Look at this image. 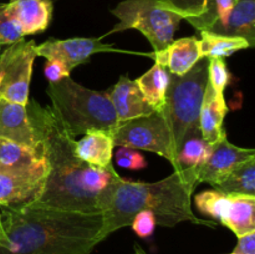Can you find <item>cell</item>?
Here are the masks:
<instances>
[{"label":"cell","instance_id":"ba28073f","mask_svg":"<svg viewBox=\"0 0 255 254\" xmlns=\"http://www.w3.org/2000/svg\"><path fill=\"white\" fill-rule=\"evenodd\" d=\"M34 40L9 45L0 55V100L26 105L32 66L36 59Z\"/></svg>","mask_w":255,"mask_h":254},{"label":"cell","instance_id":"ffe728a7","mask_svg":"<svg viewBox=\"0 0 255 254\" xmlns=\"http://www.w3.org/2000/svg\"><path fill=\"white\" fill-rule=\"evenodd\" d=\"M114 147L111 133L105 131H90L85 133L80 141H76L75 152L81 161L99 168H106L111 164Z\"/></svg>","mask_w":255,"mask_h":254},{"label":"cell","instance_id":"9a60e30c","mask_svg":"<svg viewBox=\"0 0 255 254\" xmlns=\"http://www.w3.org/2000/svg\"><path fill=\"white\" fill-rule=\"evenodd\" d=\"M0 173H47V164L41 154L9 139L0 138Z\"/></svg>","mask_w":255,"mask_h":254},{"label":"cell","instance_id":"2e32d148","mask_svg":"<svg viewBox=\"0 0 255 254\" xmlns=\"http://www.w3.org/2000/svg\"><path fill=\"white\" fill-rule=\"evenodd\" d=\"M151 56L169 74L182 76L202 59L199 40L196 37L173 40L166 49L153 52Z\"/></svg>","mask_w":255,"mask_h":254},{"label":"cell","instance_id":"e0dca14e","mask_svg":"<svg viewBox=\"0 0 255 254\" xmlns=\"http://www.w3.org/2000/svg\"><path fill=\"white\" fill-rule=\"evenodd\" d=\"M6 5L24 36L45 31L51 22L54 11L51 0H10Z\"/></svg>","mask_w":255,"mask_h":254},{"label":"cell","instance_id":"8fae6325","mask_svg":"<svg viewBox=\"0 0 255 254\" xmlns=\"http://www.w3.org/2000/svg\"><path fill=\"white\" fill-rule=\"evenodd\" d=\"M198 31H209L216 22H223L237 0H159Z\"/></svg>","mask_w":255,"mask_h":254},{"label":"cell","instance_id":"277c9868","mask_svg":"<svg viewBox=\"0 0 255 254\" xmlns=\"http://www.w3.org/2000/svg\"><path fill=\"white\" fill-rule=\"evenodd\" d=\"M46 94L52 110L72 137L90 131L114 133L119 125L107 91H96L77 84L70 76L49 82Z\"/></svg>","mask_w":255,"mask_h":254},{"label":"cell","instance_id":"f1b7e54d","mask_svg":"<svg viewBox=\"0 0 255 254\" xmlns=\"http://www.w3.org/2000/svg\"><path fill=\"white\" fill-rule=\"evenodd\" d=\"M116 163L117 166L126 169H142L147 166L146 159L143 158L137 149L129 147H120L116 151Z\"/></svg>","mask_w":255,"mask_h":254},{"label":"cell","instance_id":"7a4b0ae2","mask_svg":"<svg viewBox=\"0 0 255 254\" xmlns=\"http://www.w3.org/2000/svg\"><path fill=\"white\" fill-rule=\"evenodd\" d=\"M0 254H91L100 243L102 213L54 208L37 202L1 206Z\"/></svg>","mask_w":255,"mask_h":254},{"label":"cell","instance_id":"52a82bcc","mask_svg":"<svg viewBox=\"0 0 255 254\" xmlns=\"http://www.w3.org/2000/svg\"><path fill=\"white\" fill-rule=\"evenodd\" d=\"M114 144L153 152L168 159L176 167L177 156L172 146L171 133L162 111L119 122L112 133Z\"/></svg>","mask_w":255,"mask_h":254},{"label":"cell","instance_id":"4dcf8cb0","mask_svg":"<svg viewBox=\"0 0 255 254\" xmlns=\"http://www.w3.org/2000/svg\"><path fill=\"white\" fill-rule=\"evenodd\" d=\"M44 72L49 82H56L64 77L70 76L71 70L59 60H46Z\"/></svg>","mask_w":255,"mask_h":254},{"label":"cell","instance_id":"8992f818","mask_svg":"<svg viewBox=\"0 0 255 254\" xmlns=\"http://www.w3.org/2000/svg\"><path fill=\"white\" fill-rule=\"evenodd\" d=\"M111 14L119 22L109 34L134 29L141 31L153 47V52L162 51L174 40L182 17L169 10L159 0H124Z\"/></svg>","mask_w":255,"mask_h":254},{"label":"cell","instance_id":"83f0119b","mask_svg":"<svg viewBox=\"0 0 255 254\" xmlns=\"http://www.w3.org/2000/svg\"><path fill=\"white\" fill-rule=\"evenodd\" d=\"M231 81V74L228 71L226 61L222 57L208 59V82L217 94L224 95V90Z\"/></svg>","mask_w":255,"mask_h":254},{"label":"cell","instance_id":"484cf974","mask_svg":"<svg viewBox=\"0 0 255 254\" xmlns=\"http://www.w3.org/2000/svg\"><path fill=\"white\" fill-rule=\"evenodd\" d=\"M194 202L199 212L221 222L229 206V194L213 191H204L194 197Z\"/></svg>","mask_w":255,"mask_h":254},{"label":"cell","instance_id":"7c38bea8","mask_svg":"<svg viewBox=\"0 0 255 254\" xmlns=\"http://www.w3.org/2000/svg\"><path fill=\"white\" fill-rule=\"evenodd\" d=\"M0 138L21 144L42 156L26 105L0 100Z\"/></svg>","mask_w":255,"mask_h":254},{"label":"cell","instance_id":"3957f363","mask_svg":"<svg viewBox=\"0 0 255 254\" xmlns=\"http://www.w3.org/2000/svg\"><path fill=\"white\" fill-rule=\"evenodd\" d=\"M198 184L196 167L174 169L171 176L152 183L127 181L117 173L100 198L104 218L100 242L131 226L141 211H151L162 227H174L182 222L214 227V222L202 221L192 211V194Z\"/></svg>","mask_w":255,"mask_h":254},{"label":"cell","instance_id":"603a6c76","mask_svg":"<svg viewBox=\"0 0 255 254\" xmlns=\"http://www.w3.org/2000/svg\"><path fill=\"white\" fill-rule=\"evenodd\" d=\"M214 188L226 194L255 196V157L239 164Z\"/></svg>","mask_w":255,"mask_h":254},{"label":"cell","instance_id":"d6986e66","mask_svg":"<svg viewBox=\"0 0 255 254\" xmlns=\"http://www.w3.org/2000/svg\"><path fill=\"white\" fill-rule=\"evenodd\" d=\"M211 32L242 37L249 46L255 45V0H237L223 22H216Z\"/></svg>","mask_w":255,"mask_h":254},{"label":"cell","instance_id":"9c48e42d","mask_svg":"<svg viewBox=\"0 0 255 254\" xmlns=\"http://www.w3.org/2000/svg\"><path fill=\"white\" fill-rule=\"evenodd\" d=\"M253 148H242L231 143L224 136L221 141L212 146L211 154L202 164L196 167L199 183L206 182L212 187L223 181L233 169L248 159L254 158Z\"/></svg>","mask_w":255,"mask_h":254},{"label":"cell","instance_id":"30bf717a","mask_svg":"<svg viewBox=\"0 0 255 254\" xmlns=\"http://www.w3.org/2000/svg\"><path fill=\"white\" fill-rule=\"evenodd\" d=\"M110 50H112V45L101 42V37L99 39L75 37V39L66 40L50 39L35 47L37 56L45 57L46 60H59L71 71L76 66L86 62L90 56L96 52L110 51Z\"/></svg>","mask_w":255,"mask_h":254},{"label":"cell","instance_id":"f546056e","mask_svg":"<svg viewBox=\"0 0 255 254\" xmlns=\"http://www.w3.org/2000/svg\"><path fill=\"white\" fill-rule=\"evenodd\" d=\"M156 218L154 214L151 211H141L134 216L133 221H132L131 226L134 233L141 238H147V237L152 236L156 228Z\"/></svg>","mask_w":255,"mask_h":254},{"label":"cell","instance_id":"d6a6232c","mask_svg":"<svg viewBox=\"0 0 255 254\" xmlns=\"http://www.w3.org/2000/svg\"><path fill=\"white\" fill-rule=\"evenodd\" d=\"M5 241V232L2 228V222H1V214H0V244L4 243Z\"/></svg>","mask_w":255,"mask_h":254},{"label":"cell","instance_id":"5b68a950","mask_svg":"<svg viewBox=\"0 0 255 254\" xmlns=\"http://www.w3.org/2000/svg\"><path fill=\"white\" fill-rule=\"evenodd\" d=\"M207 84L208 59H201L182 76L169 74L166 105L162 114L169 128L176 156L186 139L201 134L199 114Z\"/></svg>","mask_w":255,"mask_h":254},{"label":"cell","instance_id":"cb8c5ba5","mask_svg":"<svg viewBox=\"0 0 255 254\" xmlns=\"http://www.w3.org/2000/svg\"><path fill=\"white\" fill-rule=\"evenodd\" d=\"M202 59H212V57H226L234 54L239 50L248 49L249 44L242 37L227 36V35L214 34L211 31H202L201 40Z\"/></svg>","mask_w":255,"mask_h":254},{"label":"cell","instance_id":"836d02e7","mask_svg":"<svg viewBox=\"0 0 255 254\" xmlns=\"http://www.w3.org/2000/svg\"><path fill=\"white\" fill-rule=\"evenodd\" d=\"M139 252H141V254H146V253H144V251H143V249H139Z\"/></svg>","mask_w":255,"mask_h":254},{"label":"cell","instance_id":"7402d4cb","mask_svg":"<svg viewBox=\"0 0 255 254\" xmlns=\"http://www.w3.org/2000/svg\"><path fill=\"white\" fill-rule=\"evenodd\" d=\"M144 99L154 111H162L166 105V94L169 84V72L154 62L153 66L136 80Z\"/></svg>","mask_w":255,"mask_h":254},{"label":"cell","instance_id":"ac0fdd59","mask_svg":"<svg viewBox=\"0 0 255 254\" xmlns=\"http://www.w3.org/2000/svg\"><path fill=\"white\" fill-rule=\"evenodd\" d=\"M226 114L227 104L224 95L217 94L208 82L199 114V129L202 138L211 146L227 136V132L223 128Z\"/></svg>","mask_w":255,"mask_h":254},{"label":"cell","instance_id":"4fadbf2b","mask_svg":"<svg viewBox=\"0 0 255 254\" xmlns=\"http://www.w3.org/2000/svg\"><path fill=\"white\" fill-rule=\"evenodd\" d=\"M47 173H0V207L21 206L41 196Z\"/></svg>","mask_w":255,"mask_h":254},{"label":"cell","instance_id":"5bb4252c","mask_svg":"<svg viewBox=\"0 0 255 254\" xmlns=\"http://www.w3.org/2000/svg\"><path fill=\"white\" fill-rule=\"evenodd\" d=\"M107 92L119 122L146 116L154 111L144 99L136 80L133 81L127 75L120 77L117 84Z\"/></svg>","mask_w":255,"mask_h":254},{"label":"cell","instance_id":"4316f807","mask_svg":"<svg viewBox=\"0 0 255 254\" xmlns=\"http://www.w3.org/2000/svg\"><path fill=\"white\" fill-rule=\"evenodd\" d=\"M21 29L7 9L6 4H0V49L24 39Z\"/></svg>","mask_w":255,"mask_h":254},{"label":"cell","instance_id":"d4e9b609","mask_svg":"<svg viewBox=\"0 0 255 254\" xmlns=\"http://www.w3.org/2000/svg\"><path fill=\"white\" fill-rule=\"evenodd\" d=\"M211 151L212 146L202 138V134L189 137L184 141L177 154V164L174 169L199 166L208 158Z\"/></svg>","mask_w":255,"mask_h":254},{"label":"cell","instance_id":"e575fe53","mask_svg":"<svg viewBox=\"0 0 255 254\" xmlns=\"http://www.w3.org/2000/svg\"><path fill=\"white\" fill-rule=\"evenodd\" d=\"M231 254H234V253H231Z\"/></svg>","mask_w":255,"mask_h":254},{"label":"cell","instance_id":"6da1fadb","mask_svg":"<svg viewBox=\"0 0 255 254\" xmlns=\"http://www.w3.org/2000/svg\"><path fill=\"white\" fill-rule=\"evenodd\" d=\"M26 110L47 164L44 191L34 202L66 211L101 213V194L117 174L112 163L99 168L81 161L75 152V137L51 106L29 100Z\"/></svg>","mask_w":255,"mask_h":254},{"label":"cell","instance_id":"1f68e13d","mask_svg":"<svg viewBox=\"0 0 255 254\" xmlns=\"http://www.w3.org/2000/svg\"><path fill=\"white\" fill-rule=\"evenodd\" d=\"M234 254H255V232L238 237V243L232 252Z\"/></svg>","mask_w":255,"mask_h":254},{"label":"cell","instance_id":"44dd1931","mask_svg":"<svg viewBox=\"0 0 255 254\" xmlns=\"http://www.w3.org/2000/svg\"><path fill=\"white\" fill-rule=\"evenodd\" d=\"M221 223L237 237L255 232V196L229 194V206Z\"/></svg>","mask_w":255,"mask_h":254}]
</instances>
